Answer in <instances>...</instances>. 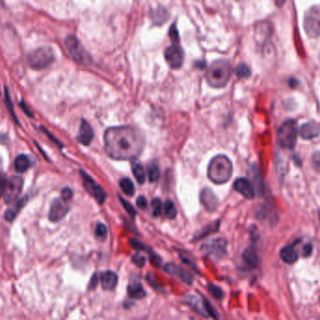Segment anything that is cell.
Wrapping results in <instances>:
<instances>
[{"label": "cell", "mask_w": 320, "mask_h": 320, "mask_svg": "<svg viewBox=\"0 0 320 320\" xmlns=\"http://www.w3.org/2000/svg\"><path fill=\"white\" fill-rule=\"evenodd\" d=\"M106 153L114 160H132L143 152L144 134L130 126L111 127L104 133Z\"/></svg>", "instance_id": "6da1fadb"}, {"label": "cell", "mask_w": 320, "mask_h": 320, "mask_svg": "<svg viewBox=\"0 0 320 320\" xmlns=\"http://www.w3.org/2000/svg\"><path fill=\"white\" fill-rule=\"evenodd\" d=\"M233 172L232 161L226 155H217L211 160L208 177L215 184H224L231 179Z\"/></svg>", "instance_id": "7a4b0ae2"}, {"label": "cell", "mask_w": 320, "mask_h": 320, "mask_svg": "<svg viewBox=\"0 0 320 320\" xmlns=\"http://www.w3.org/2000/svg\"><path fill=\"white\" fill-rule=\"evenodd\" d=\"M232 65L226 59L214 61L206 73V81L215 89L224 88L232 77Z\"/></svg>", "instance_id": "3957f363"}, {"label": "cell", "mask_w": 320, "mask_h": 320, "mask_svg": "<svg viewBox=\"0 0 320 320\" xmlns=\"http://www.w3.org/2000/svg\"><path fill=\"white\" fill-rule=\"evenodd\" d=\"M298 131L297 122L294 120H287L276 132L277 143L283 148L293 149L297 142Z\"/></svg>", "instance_id": "277c9868"}, {"label": "cell", "mask_w": 320, "mask_h": 320, "mask_svg": "<svg viewBox=\"0 0 320 320\" xmlns=\"http://www.w3.org/2000/svg\"><path fill=\"white\" fill-rule=\"evenodd\" d=\"M27 59L31 68L35 70H43L53 63L55 54L50 47H40L29 53Z\"/></svg>", "instance_id": "5b68a950"}, {"label": "cell", "mask_w": 320, "mask_h": 320, "mask_svg": "<svg viewBox=\"0 0 320 320\" xmlns=\"http://www.w3.org/2000/svg\"><path fill=\"white\" fill-rule=\"evenodd\" d=\"M303 27L305 33L310 38L320 36V7H311L305 12L303 19Z\"/></svg>", "instance_id": "8992f818"}, {"label": "cell", "mask_w": 320, "mask_h": 320, "mask_svg": "<svg viewBox=\"0 0 320 320\" xmlns=\"http://www.w3.org/2000/svg\"><path fill=\"white\" fill-rule=\"evenodd\" d=\"M66 45L68 52L77 62L84 65H87L89 63H91L92 61L91 56L75 36L72 35L67 36L66 39Z\"/></svg>", "instance_id": "52a82bcc"}, {"label": "cell", "mask_w": 320, "mask_h": 320, "mask_svg": "<svg viewBox=\"0 0 320 320\" xmlns=\"http://www.w3.org/2000/svg\"><path fill=\"white\" fill-rule=\"evenodd\" d=\"M201 250L213 258L220 259L227 253V241L222 238L213 239L203 244Z\"/></svg>", "instance_id": "ba28073f"}, {"label": "cell", "mask_w": 320, "mask_h": 320, "mask_svg": "<svg viewBox=\"0 0 320 320\" xmlns=\"http://www.w3.org/2000/svg\"><path fill=\"white\" fill-rule=\"evenodd\" d=\"M81 176L83 177L84 186L86 189V191L91 196L95 197L99 204H103L107 198V195L105 191L102 189V187H100V185H98L96 181L85 172L81 171Z\"/></svg>", "instance_id": "9c48e42d"}, {"label": "cell", "mask_w": 320, "mask_h": 320, "mask_svg": "<svg viewBox=\"0 0 320 320\" xmlns=\"http://www.w3.org/2000/svg\"><path fill=\"white\" fill-rule=\"evenodd\" d=\"M69 205L62 198H55L49 210L48 218L52 222H58L63 220L69 211Z\"/></svg>", "instance_id": "30bf717a"}, {"label": "cell", "mask_w": 320, "mask_h": 320, "mask_svg": "<svg viewBox=\"0 0 320 320\" xmlns=\"http://www.w3.org/2000/svg\"><path fill=\"white\" fill-rule=\"evenodd\" d=\"M22 184L23 181L21 177L15 176L8 179L7 187L4 194V199L7 204H11L17 200L22 192Z\"/></svg>", "instance_id": "8fae6325"}, {"label": "cell", "mask_w": 320, "mask_h": 320, "mask_svg": "<svg viewBox=\"0 0 320 320\" xmlns=\"http://www.w3.org/2000/svg\"><path fill=\"white\" fill-rule=\"evenodd\" d=\"M165 59L171 69H180L184 63V52L178 45L168 47L165 50Z\"/></svg>", "instance_id": "7c38bea8"}, {"label": "cell", "mask_w": 320, "mask_h": 320, "mask_svg": "<svg viewBox=\"0 0 320 320\" xmlns=\"http://www.w3.org/2000/svg\"><path fill=\"white\" fill-rule=\"evenodd\" d=\"M164 270L168 273L176 277L180 281H182L185 284L191 285L192 282H193V276L191 275V273H189L188 271H186L185 269L181 268L180 266L176 265L174 263L167 264L164 267Z\"/></svg>", "instance_id": "4fadbf2b"}, {"label": "cell", "mask_w": 320, "mask_h": 320, "mask_svg": "<svg viewBox=\"0 0 320 320\" xmlns=\"http://www.w3.org/2000/svg\"><path fill=\"white\" fill-rule=\"evenodd\" d=\"M233 187L235 191L241 194L245 198L252 199L255 197L254 187L250 180L245 177L237 178L233 184Z\"/></svg>", "instance_id": "5bb4252c"}, {"label": "cell", "mask_w": 320, "mask_h": 320, "mask_svg": "<svg viewBox=\"0 0 320 320\" xmlns=\"http://www.w3.org/2000/svg\"><path fill=\"white\" fill-rule=\"evenodd\" d=\"M200 202L208 211H214L218 207V199L208 188H205L201 191Z\"/></svg>", "instance_id": "9a60e30c"}, {"label": "cell", "mask_w": 320, "mask_h": 320, "mask_svg": "<svg viewBox=\"0 0 320 320\" xmlns=\"http://www.w3.org/2000/svg\"><path fill=\"white\" fill-rule=\"evenodd\" d=\"M78 141L85 146H88L94 139V131L86 121H82L77 137Z\"/></svg>", "instance_id": "2e32d148"}, {"label": "cell", "mask_w": 320, "mask_h": 320, "mask_svg": "<svg viewBox=\"0 0 320 320\" xmlns=\"http://www.w3.org/2000/svg\"><path fill=\"white\" fill-rule=\"evenodd\" d=\"M27 201H28V196H24L22 198L19 199L17 202H15L13 206H11V208H9L5 211V215H4L5 220H7L10 222L14 221L16 219V217L18 216V214L20 213V211L22 210V208L26 205Z\"/></svg>", "instance_id": "e0dca14e"}, {"label": "cell", "mask_w": 320, "mask_h": 320, "mask_svg": "<svg viewBox=\"0 0 320 320\" xmlns=\"http://www.w3.org/2000/svg\"><path fill=\"white\" fill-rule=\"evenodd\" d=\"M299 133L303 139L310 140L318 137L320 134V127L315 122H307L300 126Z\"/></svg>", "instance_id": "ac0fdd59"}, {"label": "cell", "mask_w": 320, "mask_h": 320, "mask_svg": "<svg viewBox=\"0 0 320 320\" xmlns=\"http://www.w3.org/2000/svg\"><path fill=\"white\" fill-rule=\"evenodd\" d=\"M118 282V276L110 271H107L101 273L100 275V283L103 289L105 290H112L116 287Z\"/></svg>", "instance_id": "d6986e66"}, {"label": "cell", "mask_w": 320, "mask_h": 320, "mask_svg": "<svg viewBox=\"0 0 320 320\" xmlns=\"http://www.w3.org/2000/svg\"><path fill=\"white\" fill-rule=\"evenodd\" d=\"M280 256L287 264H293L298 260V253L293 245H287L284 247L280 252Z\"/></svg>", "instance_id": "ffe728a7"}, {"label": "cell", "mask_w": 320, "mask_h": 320, "mask_svg": "<svg viewBox=\"0 0 320 320\" xmlns=\"http://www.w3.org/2000/svg\"><path fill=\"white\" fill-rule=\"evenodd\" d=\"M128 294L130 298L141 299L146 296V292L144 290L143 285L140 282H131L128 286Z\"/></svg>", "instance_id": "44dd1931"}, {"label": "cell", "mask_w": 320, "mask_h": 320, "mask_svg": "<svg viewBox=\"0 0 320 320\" xmlns=\"http://www.w3.org/2000/svg\"><path fill=\"white\" fill-rule=\"evenodd\" d=\"M188 304L193 309L195 310L197 313H199V315H201L203 317H209L208 313L206 311V308H205L203 299L197 298L196 296H188Z\"/></svg>", "instance_id": "7402d4cb"}, {"label": "cell", "mask_w": 320, "mask_h": 320, "mask_svg": "<svg viewBox=\"0 0 320 320\" xmlns=\"http://www.w3.org/2000/svg\"><path fill=\"white\" fill-rule=\"evenodd\" d=\"M14 167H15V170L19 173L25 172L30 167L29 158L24 154L17 156V158L15 159V162H14Z\"/></svg>", "instance_id": "603a6c76"}, {"label": "cell", "mask_w": 320, "mask_h": 320, "mask_svg": "<svg viewBox=\"0 0 320 320\" xmlns=\"http://www.w3.org/2000/svg\"><path fill=\"white\" fill-rule=\"evenodd\" d=\"M131 167H132L133 175L135 178L137 179L139 184H144L145 182V171H144V166H142V164L140 162H132L131 164Z\"/></svg>", "instance_id": "cb8c5ba5"}, {"label": "cell", "mask_w": 320, "mask_h": 320, "mask_svg": "<svg viewBox=\"0 0 320 320\" xmlns=\"http://www.w3.org/2000/svg\"><path fill=\"white\" fill-rule=\"evenodd\" d=\"M243 258L248 265L252 266V267H256L259 264V258L257 256L256 250L253 248H248L244 251Z\"/></svg>", "instance_id": "d4e9b609"}, {"label": "cell", "mask_w": 320, "mask_h": 320, "mask_svg": "<svg viewBox=\"0 0 320 320\" xmlns=\"http://www.w3.org/2000/svg\"><path fill=\"white\" fill-rule=\"evenodd\" d=\"M120 188L122 191L128 197H132L133 195L135 194V186L133 184L131 179H129L128 177H124L120 179Z\"/></svg>", "instance_id": "484cf974"}, {"label": "cell", "mask_w": 320, "mask_h": 320, "mask_svg": "<svg viewBox=\"0 0 320 320\" xmlns=\"http://www.w3.org/2000/svg\"><path fill=\"white\" fill-rule=\"evenodd\" d=\"M166 217L169 219H174L176 217L177 210L174 203L171 200H167L163 206Z\"/></svg>", "instance_id": "4316f807"}, {"label": "cell", "mask_w": 320, "mask_h": 320, "mask_svg": "<svg viewBox=\"0 0 320 320\" xmlns=\"http://www.w3.org/2000/svg\"><path fill=\"white\" fill-rule=\"evenodd\" d=\"M147 173L150 182H155L158 180L160 176V170L156 164H151L147 168Z\"/></svg>", "instance_id": "83f0119b"}, {"label": "cell", "mask_w": 320, "mask_h": 320, "mask_svg": "<svg viewBox=\"0 0 320 320\" xmlns=\"http://www.w3.org/2000/svg\"><path fill=\"white\" fill-rule=\"evenodd\" d=\"M235 73L239 78H248L251 75V70L244 63H241L235 69Z\"/></svg>", "instance_id": "f1b7e54d"}, {"label": "cell", "mask_w": 320, "mask_h": 320, "mask_svg": "<svg viewBox=\"0 0 320 320\" xmlns=\"http://www.w3.org/2000/svg\"><path fill=\"white\" fill-rule=\"evenodd\" d=\"M153 18L155 23L163 24L169 18L168 12L163 9H158L157 11H155V15H153Z\"/></svg>", "instance_id": "f546056e"}, {"label": "cell", "mask_w": 320, "mask_h": 320, "mask_svg": "<svg viewBox=\"0 0 320 320\" xmlns=\"http://www.w3.org/2000/svg\"><path fill=\"white\" fill-rule=\"evenodd\" d=\"M95 233H96V236L100 239V240H105L106 237H107V233H108V230H107V227L104 223L102 222H99L96 226V230H95Z\"/></svg>", "instance_id": "4dcf8cb0"}, {"label": "cell", "mask_w": 320, "mask_h": 320, "mask_svg": "<svg viewBox=\"0 0 320 320\" xmlns=\"http://www.w3.org/2000/svg\"><path fill=\"white\" fill-rule=\"evenodd\" d=\"M152 208H153V215L155 217H158L163 210V205L161 200L159 198L154 199L152 201Z\"/></svg>", "instance_id": "1f68e13d"}, {"label": "cell", "mask_w": 320, "mask_h": 320, "mask_svg": "<svg viewBox=\"0 0 320 320\" xmlns=\"http://www.w3.org/2000/svg\"><path fill=\"white\" fill-rule=\"evenodd\" d=\"M312 166L316 172L320 174V151H316L312 155Z\"/></svg>", "instance_id": "d6a6232c"}, {"label": "cell", "mask_w": 320, "mask_h": 320, "mask_svg": "<svg viewBox=\"0 0 320 320\" xmlns=\"http://www.w3.org/2000/svg\"><path fill=\"white\" fill-rule=\"evenodd\" d=\"M208 290L210 291L211 293L216 298H223V291L221 290L220 287H216L213 284H210L208 285Z\"/></svg>", "instance_id": "836d02e7"}, {"label": "cell", "mask_w": 320, "mask_h": 320, "mask_svg": "<svg viewBox=\"0 0 320 320\" xmlns=\"http://www.w3.org/2000/svg\"><path fill=\"white\" fill-rule=\"evenodd\" d=\"M132 262L135 265H137L140 268H143L146 263V259H145L144 255L137 253L135 255H133Z\"/></svg>", "instance_id": "e575fe53"}, {"label": "cell", "mask_w": 320, "mask_h": 320, "mask_svg": "<svg viewBox=\"0 0 320 320\" xmlns=\"http://www.w3.org/2000/svg\"><path fill=\"white\" fill-rule=\"evenodd\" d=\"M120 201H121L122 205H123V207L125 208V210L128 211V213L130 216L135 217V215H136V210H135V209L133 208L132 205H131L130 203H128L127 200L122 198V197H120Z\"/></svg>", "instance_id": "d590c367"}, {"label": "cell", "mask_w": 320, "mask_h": 320, "mask_svg": "<svg viewBox=\"0 0 320 320\" xmlns=\"http://www.w3.org/2000/svg\"><path fill=\"white\" fill-rule=\"evenodd\" d=\"M7 183H8V179L7 177L4 174H0V198L4 196L5 191H6V187H7Z\"/></svg>", "instance_id": "8d00e7d4"}, {"label": "cell", "mask_w": 320, "mask_h": 320, "mask_svg": "<svg viewBox=\"0 0 320 320\" xmlns=\"http://www.w3.org/2000/svg\"><path fill=\"white\" fill-rule=\"evenodd\" d=\"M170 36L171 41L174 43V45H176L179 43V34H178V30H177L176 25H172L171 27V31H170Z\"/></svg>", "instance_id": "74e56055"}, {"label": "cell", "mask_w": 320, "mask_h": 320, "mask_svg": "<svg viewBox=\"0 0 320 320\" xmlns=\"http://www.w3.org/2000/svg\"><path fill=\"white\" fill-rule=\"evenodd\" d=\"M73 197V193L69 188H65L62 190L61 192V198L65 200L66 202H68L70 199L72 198Z\"/></svg>", "instance_id": "f35d334b"}, {"label": "cell", "mask_w": 320, "mask_h": 320, "mask_svg": "<svg viewBox=\"0 0 320 320\" xmlns=\"http://www.w3.org/2000/svg\"><path fill=\"white\" fill-rule=\"evenodd\" d=\"M5 94H6V102H7V105H8V108L11 111V115L15 118V115L13 113V109H12V102H11V97H10V93H9V89L7 88H5ZM15 120L17 121V119L15 118Z\"/></svg>", "instance_id": "ab89813d"}, {"label": "cell", "mask_w": 320, "mask_h": 320, "mask_svg": "<svg viewBox=\"0 0 320 320\" xmlns=\"http://www.w3.org/2000/svg\"><path fill=\"white\" fill-rule=\"evenodd\" d=\"M137 206L140 208V209H144L146 208L147 206V200L144 197H140L139 198L137 199Z\"/></svg>", "instance_id": "60d3db41"}, {"label": "cell", "mask_w": 320, "mask_h": 320, "mask_svg": "<svg viewBox=\"0 0 320 320\" xmlns=\"http://www.w3.org/2000/svg\"><path fill=\"white\" fill-rule=\"evenodd\" d=\"M130 243H131V245H132L133 247H134L135 249H137L138 251H140V250H144V249H145V247H144V244H143V243H140V242H138V241L131 240V241H130Z\"/></svg>", "instance_id": "b9f144b4"}, {"label": "cell", "mask_w": 320, "mask_h": 320, "mask_svg": "<svg viewBox=\"0 0 320 320\" xmlns=\"http://www.w3.org/2000/svg\"><path fill=\"white\" fill-rule=\"evenodd\" d=\"M312 250H313L312 245H310V244L305 245L303 248V256H306V257L309 256L310 254H312Z\"/></svg>", "instance_id": "7bdbcfd3"}, {"label": "cell", "mask_w": 320, "mask_h": 320, "mask_svg": "<svg viewBox=\"0 0 320 320\" xmlns=\"http://www.w3.org/2000/svg\"><path fill=\"white\" fill-rule=\"evenodd\" d=\"M96 286H97V276L94 275L93 277H92V279H91V281H90V284H89V288L90 289H94L95 287H96Z\"/></svg>", "instance_id": "ee69618b"}, {"label": "cell", "mask_w": 320, "mask_h": 320, "mask_svg": "<svg viewBox=\"0 0 320 320\" xmlns=\"http://www.w3.org/2000/svg\"><path fill=\"white\" fill-rule=\"evenodd\" d=\"M20 105H21V107H22V109L24 110V112H25V114H26V115H28V116H30V117H33V115L31 114V111L28 110V109L26 108V106H25V104H24V102H23V101L20 102Z\"/></svg>", "instance_id": "f6af8a7d"}, {"label": "cell", "mask_w": 320, "mask_h": 320, "mask_svg": "<svg viewBox=\"0 0 320 320\" xmlns=\"http://www.w3.org/2000/svg\"><path fill=\"white\" fill-rule=\"evenodd\" d=\"M319 216H320V213H319Z\"/></svg>", "instance_id": "bcb514c9"}]
</instances>
